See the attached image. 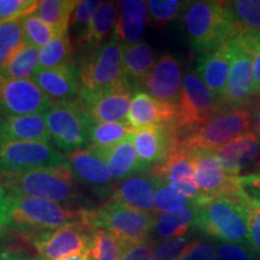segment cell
Masks as SVG:
<instances>
[{"label":"cell","instance_id":"cell-18","mask_svg":"<svg viewBox=\"0 0 260 260\" xmlns=\"http://www.w3.org/2000/svg\"><path fill=\"white\" fill-rule=\"evenodd\" d=\"M182 81L180 63L171 54H164L155 61L153 69L140 83L144 84L155 99L177 105L182 90Z\"/></svg>","mask_w":260,"mask_h":260},{"label":"cell","instance_id":"cell-9","mask_svg":"<svg viewBox=\"0 0 260 260\" xmlns=\"http://www.w3.org/2000/svg\"><path fill=\"white\" fill-rule=\"evenodd\" d=\"M67 164L68 158L51 142H0V176Z\"/></svg>","mask_w":260,"mask_h":260},{"label":"cell","instance_id":"cell-53","mask_svg":"<svg viewBox=\"0 0 260 260\" xmlns=\"http://www.w3.org/2000/svg\"><path fill=\"white\" fill-rule=\"evenodd\" d=\"M60 260H93L90 256V253H86V254H81L76 256H70V258H65Z\"/></svg>","mask_w":260,"mask_h":260},{"label":"cell","instance_id":"cell-33","mask_svg":"<svg viewBox=\"0 0 260 260\" xmlns=\"http://www.w3.org/2000/svg\"><path fill=\"white\" fill-rule=\"evenodd\" d=\"M76 5L77 2L73 0H42L39 2L34 15L50 24L59 35L68 31Z\"/></svg>","mask_w":260,"mask_h":260},{"label":"cell","instance_id":"cell-41","mask_svg":"<svg viewBox=\"0 0 260 260\" xmlns=\"http://www.w3.org/2000/svg\"><path fill=\"white\" fill-rule=\"evenodd\" d=\"M39 2L37 0H0V23L22 21L29 15H34Z\"/></svg>","mask_w":260,"mask_h":260},{"label":"cell","instance_id":"cell-30","mask_svg":"<svg viewBox=\"0 0 260 260\" xmlns=\"http://www.w3.org/2000/svg\"><path fill=\"white\" fill-rule=\"evenodd\" d=\"M135 130L128 122H98L89 117V147H111L119 142L132 139Z\"/></svg>","mask_w":260,"mask_h":260},{"label":"cell","instance_id":"cell-39","mask_svg":"<svg viewBox=\"0 0 260 260\" xmlns=\"http://www.w3.org/2000/svg\"><path fill=\"white\" fill-rule=\"evenodd\" d=\"M123 246L112 234L103 229H94L90 256L93 260H119Z\"/></svg>","mask_w":260,"mask_h":260},{"label":"cell","instance_id":"cell-31","mask_svg":"<svg viewBox=\"0 0 260 260\" xmlns=\"http://www.w3.org/2000/svg\"><path fill=\"white\" fill-rule=\"evenodd\" d=\"M195 222V207L165 212L155 217L154 233L159 239L183 237Z\"/></svg>","mask_w":260,"mask_h":260},{"label":"cell","instance_id":"cell-13","mask_svg":"<svg viewBox=\"0 0 260 260\" xmlns=\"http://www.w3.org/2000/svg\"><path fill=\"white\" fill-rule=\"evenodd\" d=\"M53 104L32 79L0 80V117L44 115Z\"/></svg>","mask_w":260,"mask_h":260},{"label":"cell","instance_id":"cell-10","mask_svg":"<svg viewBox=\"0 0 260 260\" xmlns=\"http://www.w3.org/2000/svg\"><path fill=\"white\" fill-rule=\"evenodd\" d=\"M45 118L52 144L57 148L71 153L88 144L89 116L77 100L54 103L45 113Z\"/></svg>","mask_w":260,"mask_h":260},{"label":"cell","instance_id":"cell-1","mask_svg":"<svg viewBox=\"0 0 260 260\" xmlns=\"http://www.w3.org/2000/svg\"><path fill=\"white\" fill-rule=\"evenodd\" d=\"M248 197L245 190L240 195L205 198L195 205L194 226L222 242L249 245Z\"/></svg>","mask_w":260,"mask_h":260},{"label":"cell","instance_id":"cell-47","mask_svg":"<svg viewBox=\"0 0 260 260\" xmlns=\"http://www.w3.org/2000/svg\"><path fill=\"white\" fill-rule=\"evenodd\" d=\"M214 251H216V246L212 242L205 241V240H195V241H191L180 260H214Z\"/></svg>","mask_w":260,"mask_h":260},{"label":"cell","instance_id":"cell-5","mask_svg":"<svg viewBox=\"0 0 260 260\" xmlns=\"http://www.w3.org/2000/svg\"><path fill=\"white\" fill-rule=\"evenodd\" d=\"M89 224L94 229H103L112 234L125 248L151 240L149 236L154 230L155 216L110 200L92 211Z\"/></svg>","mask_w":260,"mask_h":260},{"label":"cell","instance_id":"cell-38","mask_svg":"<svg viewBox=\"0 0 260 260\" xmlns=\"http://www.w3.org/2000/svg\"><path fill=\"white\" fill-rule=\"evenodd\" d=\"M21 24L23 29L25 44L29 46L37 47L39 50L46 46L48 42L58 37V32L50 24L39 18L37 15L27 16L22 19Z\"/></svg>","mask_w":260,"mask_h":260},{"label":"cell","instance_id":"cell-2","mask_svg":"<svg viewBox=\"0 0 260 260\" xmlns=\"http://www.w3.org/2000/svg\"><path fill=\"white\" fill-rule=\"evenodd\" d=\"M182 23L191 47L200 54L218 48L237 34L228 2H190L182 14Z\"/></svg>","mask_w":260,"mask_h":260},{"label":"cell","instance_id":"cell-34","mask_svg":"<svg viewBox=\"0 0 260 260\" xmlns=\"http://www.w3.org/2000/svg\"><path fill=\"white\" fill-rule=\"evenodd\" d=\"M73 57V44H71L69 32H63L56 37L46 46L40 48L39 65L40 69H53L60 65L70 63Z\"/></svg>","mask_w":260,"mask_h":260},{"label":"cell","instance_id":"cell-3","mask_svg":"<svg viewBox=\"0 0 260 260\" xmlns=\"http://www.w3.org/2000/svg\"><path fill=\"white\" fill-rule=\"evenodd\" d=\"M10 194L60 204L76 197L75 175L70 165L38 169L0 176Z\"/></svg>","mask_w":260,"mask_h":260},{"label":"cell","instance_id":"cell-32","mask_svg":"<svg viewBox=\"0 0 260 260\" xmlns=\"http://www.w3.org/2000/svg\"><path fill=\"white\" fill-rule=\"evenodd\" d=\"M40 50L25 44L6 67L0 71V80H28L32 79L40 69L39 65Z\"/></svg>","mask_w":260,"mask_h":260},{"label":"cell","instance_id":"cell-25","mask_svg":"<svg viewBox=\"0 0 260 260\" xmlns=\"http://www.w3.org/2000/svg\"><path fill=\"white\" fill-rule=\"evenodd\" d=\"M75 177H79L90 186L103 187L112 181V175L107 164L92 147L80 148L68 155Z\"/></svg>","mask_w":260,"mask_h":260},{"label":"cell","instance_id":"cell-19","mask_svg":"<svg viewBox=\"0 0 260 260\" xmlns=\"http://www.w3.org/2000/svg\"><path fill=\"white\" fill-rule=\"evenodd\" d=\"M177 117V106L155 99L151 94L136 89L133 95L126 122L139 129L149 125L174 126Z\"/></svg>","mask_w":260,"mask_h":260},{"label":"cell","instance_id":"cell-14","mask_svg":"<svg viewBox=\"0 0 260 260\" xmlns=\"http://www.w3.org/2000/svg\"><path fill=\"white\" fill-rule=\"evenodd\" d=\"M232 69L223 95L218 100L220 110L247 106L256 96L251 53L234 39H232Z\"/></svg>","mask_w":260,"mask_h":260},{"label":"cell","instance_id":"cell-40","mask_svg":"<svg viewBox=\"0 0 260 260\" xmlns=\"http://www.w3.org/2000/svg\"><path fill=\"white\" fill-rule=\"evenodd\" d=\"M189 3L180 0H151L147 2L149 19L154 24L165 25L174 21L178 15L183 14Z\"/></svg>","mask_w":260,"mask_h":260},{"label":"cell","instance_id":"cell-22","mask_svg":"<svg viewBox=\"0 0 260 260\" xmlns=\"http://www.w3.org/2000/svg\"><path fill=\"white\" fill-rule=\"evenodd\" d=\"M233 60L232 40L218 48L200 54L197 61V73L211 93L220 99L225 89Z\"/></svg>","mask_w":260,"mask_h":260},{"label":"cell","instance_id":"cell-23","mask_svg":"<svg viewBox=\"0 0 260 260\" xmlns=\"http://www.w3.org/2000/svg\"><path fill=\"white\" fill-rule=\"evenodd\" d=\"M51 142L44 115L0 117V142Z\"/></svg>","mask_w":260,"mask_h":260},{"label":"cell","instance_id":"cell-6","mask_svg":"<svg viewBox=\"0 0 260 260\" xmlns=\"http://www.w3.org/2000/svg\"><path fill=\"white\" fill-rule=\"evenodd\" d=\"M12 225L23 229L52 232L75 223H89L88 210H70L53 201L28 197H14Z\"/></svg>","mask_w":260,"mask_h":260},{"label":"cell","instance_id":"cell-16","mask_svg":"<svg viewBox=\"0 0 260 260\" xmlns=\"http://www.w3.org/2000/svg\"><path fill=\"white\" fill-rule=\"evenodd\" d=\"M195 181L206 198L219 195H240L245 189L239 177L230 176L224 170L213 152H193Z\"/></svg>","mask_w":260,"mask_h":260},{"label":"cell","instance_id":"cell-27","mask_svg":"<svg viewBox=\"0 0 260 260\" xmlns=\"http://www.w3.org/2000/svg\"><path fill=\"white\" fill-rule=\"evenodd\" d=\"M92 148L106 162L115 180H122L135 172L142 171L133 139L125 140L111 147Z\"/></svg>","mask_w":260,"mask_h":260},{"label":"cell","instance_id":"cell-4","mask_svg":"<svg viewBox=\"0 0 260 260\" xmlns=\"http://www.w3.org/2000/svg\"><path fill=\"white\" fill-rule=\"evenodd\" d=\"M251 128L252 112L248 106L222 109L206 123L177 141L191 152H214L251 132Z\"/></svg>","mask_w":260,"mask_h":260},{"label":"cell","instance_id":"cell-37","mask_svg":"<svg viewBox=\"0 0 260 260\" xmlns=\"http://www.w3.org/2000/svg\"><path fill=\"white\" fill-rule=\"evenodd\" d=\"M25 45L21 21L0 23V71Z\"/></svg>","mask_w":260,"mask_h":260},{"label":"cell","instance_id":"cell-42","mask_svg":"<svg viewBox=\"0 0 260 260\" xmlns=\"http://www.w3.org/2000/svg\"><path fill=\"white\" fill-rule=\"evenodd\" d=\"M233 39L251 53L253 59V73H254L255 79L256 96H260V32L239 31Z\"/></svg>","mask_w":260,"mask_h":260},{"label":"cell","instance_id":"cell-45","mask_svg":"<svg viewBox=\"0 0 260 260\" xmlns=\"http://www.w3.org/2000/svg\"><path fill=\"white\" fill-rule=\"evenodd\" d=\"M258 254L249 245L219 242L216 245L214 260H256Z\"/></svg>","mask_w":260,"mask_h":260},{"label":"cell","instance_id":"cell-26","mask_svg":"<svg viewBox=\"0 0 260 260\" xmlns=\"http://www.w3.org/2000/svg\"><path fill=\"white\" fill-rule=\"evenodd\" d=\"M121 9L113 34L124 45H136L144 37L146 22L148 18L147 3L140 0H123L118 2Z\"/></svg>","mask_w":260,"mask_h":260},{"label":"cell","instance_id":"cell-36","mask_svg":"<svg viewBox=\"0 0 260 260\" xmlns=\"http://www.w3.org/2000/svg\"><path fill=\"white\" fill-rule=\"evenodd\" d=\"M235 22L237 32H260V0H235L228 2Z\"/></svg>","mask_w":260,"mask_h":260},{"label":"cell","instance_id":"cell-46","mask_svg":"<svg viewBox=\"0 0 260 260\" xmlns=\"http://www.w3.org/2000/svg\"><path fill=\"white\" fill-rule=\"evenodd\" d=\"M247 209H248V243L253 251L260 256V199L249 195L247 200Z\"/></svg>","mask_w":260,"mask_h":260},{"label":"cell","instance_id":"cell-48","mask_svg":"<svg viewBox=\"0 0 260 260\" xmlns=\"http://www.w3.org/2000/svg\"><path fill=\"white\" fill-rule=\"evenodd\" d=\"M12 206L14 198L0 178V229L12 225Z\"/></svg>","mask_w":260,"mask_h":260},{"label":"cell","instance_id":"cell-50","mask_svg":"<svg viewBox=\"0 0 260 260\" xmlns=\"http://www.w3.org/2000/svg\"><path fill=\"white\" fill-rule=\"evenodd\" d=\"M241 187L253 198L260 199V176L253 174H246L239 177Z\"/></svg>","mask_w":260,"mask_h":260},{"label":"cell","instance_id":"cell-15","mask_svg":"<svg viewBox=\"0 0 260 260\" xmlns=\"http://www.w3.org/2000/svg\"><path fill=\"white\" fill-rule=\"evenodd\" d=\"M135 86L129 79L118 86L93 94H79L77 102L98 122H126Z\"/></svg>","mask_w":260,"mask_h":260},{"label":"cell","instance_id":"cell-8","mask_svg":"<svg viewBox=\"0 0 260 260\" xmlns=\"http://www.w3.org/2000/svg\"><path fill=\"white\" fill-rule=\"evenodd\" d=\"M176 106L177 117L172 129L176 132L177 139L199 128L220 111L218 100L194 71L184 75Z\"/></svg>","mask_w":260,"mask_h":260},{"label":"cell","instance_id":"cell-12","mask_svg":"<svg viewBox=\"0 0 260 260\" xmlns=\"http://www.w3.org/2000/svg\"><path fill=\"white\" fill-rule=\"evenodd\" d=\"M149 175L174 187L195 204L205 199V195L195 181L194 153L176 141L164 160L149 170Z\"/></svg>","mask_w":260,"mask_h":260},{"label":"cell","instance_id":"cell-49","mask_svg":"<svg viewBox=\"0 0 260 260\" xmlns=\"http://www.w3.org/2000/svg\"><path fill=\"white\" fill-rule=\"evenodd\" d=\"M154 251V242L152 240L123 248L119 260H151Z\"/></svg>","mask_w":260,"mask_h":260},{"label":"cell","instance_id":"cell-44","mask_svg":"<svg viewBox=\"0 0 260 260\" xmlns=\"http://www.w3.org/2000/svg\"><path fill=\"white\" fill-rule=\"evenodd\" d=\"M100 3L102 2H96V0L77 2V5L75 8L73 16H71L70 22L74 25V28L79 31V40L83 37L87 29H88L90 21H92L96 9L99 8Z\"/></svg>","mask_w":260,"mask_h":260},{"label":"cell","instance_id":"cell-7","mask_svg":"<svg viewBox=\"0 0 260 260\" xmlns=\"http://www.w3.org/2000/svg\"><path fill=\"white\" fill-rule=\"evenodd\" d=\"M128 80L122 63V42L115 34L84 59L80 69V94L105 92Z\"/></svg>","mask_w":260,"mask_h":260},{"label":"cell","instance_id":"cell-35","mask_svg":"<svg viewBox=\"0 0 260 260\" xmlns=\"http://www.w3.org/2000/svg\"><path fill=\"white\" fill-rule=\"evenodd\" d=\"M152 176V175H151ZM155 199H154V209L152 214L159 216V214L165 212H171L184 209V207H195L193 200L189 198L184 197L183 194L175 189L174 187L169 186L158 178H155Z\"/></svg>","mask_w":260,"mask_h":260},{"label":"cell","instance_id":"cell-54","mask_svg":"<svg viewBox=\"0 0 260 260\" xmlns=\"http://www.w3.org/2000/svg\"><path fill=\"white\" fill-rule=\"evenodd\" d=\"M251 174L253 175H256V176H260V162H258V165L254 168V170H253V172H251Z\"/></svg>","mask_w":260,"mask_h":260},{"label":"cell","instance_id":"cell-21","mask_svg":"<svg viewBox=\"0 0 260 260\" xmlns=\"http://www.w3.org/2000/svg\"><path fill=\"white\" fill-rule=\"evenodd\" d=\"M230 176L240 177L260 159V136L248 132L213 152Z\"/></svg>","mask_w":260,"mask_h":260},{"label":"cell","instance_id":"cell-29","mask_svg":"<svg viewBox=\"0 0 260 260\" xmlns=\"http://www.w3.org/2000/svg\"><path fill=\"white\" fill-rule=\"evenodd\" d=\"M122 63L128 79L136 81L138 84L153 69L154 52L146 42H139L136 45L122 44Z\"/></svg>","mask_w":260,"mask_h":260},{"label":"cell","instance_id":"cell-52","mask_svg":"<svg viewBox=\"0 0 260 260\" xmlns=\"http://www.w3.org/2000/svg\"><path fill=\"white\" fill-rule=\"evenodd\" d=\"M0 260H35L25 253L10 251V249H0Z\"/></svg>","mask_w":260,"mask_h":260},{"label":"cell","instance_id":"cell-28","mask_svg":"<svg viewBox=\"0 0 260 260\" xmlns=\"http://www.w3.org/2000/svg\"><path fill=\"white\" fill-rule=\"evenodd\" d=\"M117 21L118 18H117V6L115 3H100L88 29L79 40V44L87 50H96L100 45L104 44V40L109 37L110 32L116 29Z\"/></svg>","mask_w":260,"mask_h":260},{"label":"cell","instance_id":"cell-20","mask_svg":"<svg viewBox=\"0 0 260 260\" xmlns=\"http://www.w3.org/2000/svg\"><path fill=\"white\" fill-rule=\"evenodd\" d=\"M34 82L53 103L76 102L80 94V71L73 61L53 69L39 70Z\"/></svg>","mask_w":260,"mask_h":260},{"label":"cell","instance_id":"cell-11","mask_svg":"<svg viewBox=\"0 0 260 260\" xmlns=\"http://www.w3.org/2000/svg\"><path fill=\"white\" fill-rule=\"evenodd\" d=\"M94 228L89 223H75L45 232L34 240L42 260H60L90 253Z\"/></svg>","mask_w":260,"mask_h":260},{"label":"cell","instance_id":"cell-43","mask_svg":"<svg viewBox=\"0 0 260 260\" xmlns=\"http://www.w3.org/2000/svg\"><path fill=\"white\" fill-rule=\"evenodd\" d=\"M190 243V240L186 236L164 240L154 247L151 260H180Z\"/></svg>","mask_w":260,"mask_h":260},{"label":"cell","instance_id":"cell-24","mask_svg":"<svg viewBox=\"0 0 260 260\" xmlns=\"http://www.w3.org/2000/svg\"><path fill=\"white\" fill-rule=\"evenodd\" d=\"M154 199L155 180L148 174L125 178L117 186L111 200L142 212L152 213Z\"/></svg>","mask_w":260,"mask_h":260},{"label":"cell","instance_id":"cell-17","mask_svg":"<svg viewBox=\"0 0 260 260\" xmlns=\"http://www.w3.org/2000/svg\"><path fill=\"white\" fill-rule=\"evenodd\" d=\"M132 139L141 170L145 171L167 158L171 147L177 141V134L171 126L149 125L136 129Z\"/></svg>","mask_w":260,"mask_h":260},{"label":"cell","instance_id":"cell-51","mask_svg":"<svg viewBox=\"0 0 260 260\" xmlns=\"http://www.w3.org/2000/svg\"><path fill=\"white\" fill-rule=\"evenodd\" d=\"M252 112V128L251 132L255 133L256 135L260 136V100L253 104L251 107Z\"/></svg>","mask_w":260,"mask_h":260}]
</instances>
